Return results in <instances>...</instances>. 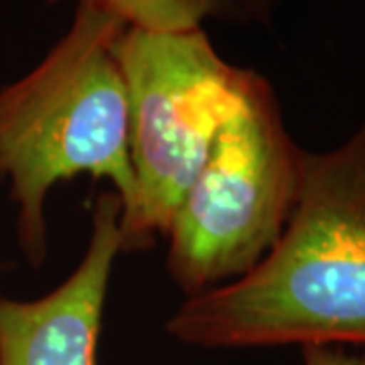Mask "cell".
I'll list each match as a JSON object with an SVG mask.
<instances>
[{
  "label": "cell",
  "mask_w": 365,
  "mask_h": 365,
  "mask_svg": "<svg viewBox=\"0 0 365 365\" xmlns=\"http://www.w3.org/2000/svg\"><path fill=\"white\" fill-rule=\"evenodd\" d=\"M197 347H365V120L302 157L287 225L250 272L187 297L167 323Z\"/></svg>",
  "instance_id": "obj_1"
},
{
  "label": "cell",
  "mask_w": 365,
  "mask_h": 365,
  "mask_svg": "<svg viewBox=\"0 0 365 365\" xmlns=\"http://www.w3.org/2000/svg\"><path fill=\"white\" fill-rule=\"evenodd\" d=\"M128 29L79 2L66 35L26 76L0 90V179L11 185L26 262L47 258L45 201L57 182L108 179L122 209L134 195L128 93L116 43Z\"/></svg>",
  "instance_id": "obj_2"
},
{
  "label": "cell",
  "mask_w": 365,
  "mask_h": 365,
  "mask_svg": "<svg viewBox=\"0 0 365 365\" xmlns=\"http://www.w3.org/2000/svg\"><path fill=\"white\" fill-rule=\"evenodd\" d=\"M128 93L134 195L120 215L122 252L153 248L193 182L223 122L246 100L258 71L225 61L203 26L144 31L116 43Z\"/></svg>",
  "instance_id": "obj_3"
},
{
  "label": "cell",
  "mask_w": 365,
  "mask_h": 365,
  "mask_svg": "<svg viewBox=\"0 0 365 365\" xmlns=\"http://www.w3.org/2000/svg\"><path fill=\"white\" fill-rule=\"evenodd\" d=\"M302 157L270 81L258 76L167 230V268L187 297L244 276L270 252L294 205Z\"/></svg>",
  "instance_id": "obj_4"
},
{
  "label": "cell",
  "mask_w": 365,
  "mask_h": 365,
  "mask_svg": "<svg viewBox=\"0 0 365 365\" xmlns=\"http://www.w3.org/2000/svg\"><path fill=\"white\" fill-rule=\"evenodd\" d=\"M122 201L108 189L91 209V237L63 284L35 300L0 297V365H96Z\"/></svg>",
  "instance_id": "obj_5"
},
{
  "label": "cell",
  "mask_w": 365,
  "mask_h": 365,
  "mask_svg": "<svg viewBox=\"0 0 365 365\" xmlns=\"http://www.w3.org/2000/svg\"><path fill=\"white\" fill-rule=\"evenodd\" d=\"M57 4L61 0H47ZM114 14L128 26L144 31H187L207 19H237L248 14L240 0H79Z\"/></svg>",
  "instance_id": "obj_6"
},
{
  "label": "cell",
  "mask_w": 365,
  "mask_h": 365,
  "mask_svg": "<svg viewBox=\"0 0 365 365\" xmlns=\"http://www.w3.org/2000/svg\"><path fill=\"white\" fill-rule=\"evenodd\" d=\"M304 365H365V347L361 351H347L341 345H304Z\"/></svg>",
  "instance_id": "obj_7"
},
{
  "label": "cell",
  "mask_w": 365,
  "mask_h": 365,
  "mask_svg": "<svg viewBox=\"0 0 365 365\" xmlns=\"http://www.w3.org/2000/svg\"><path fill=\"white\" fill-rule=\"evenodd\" d=\"M244 11L248 14V19H268L270 14V9H272L274 0H240Z\"/></svg>",
  "instance_id": "obj_8"
}]
</instances>
